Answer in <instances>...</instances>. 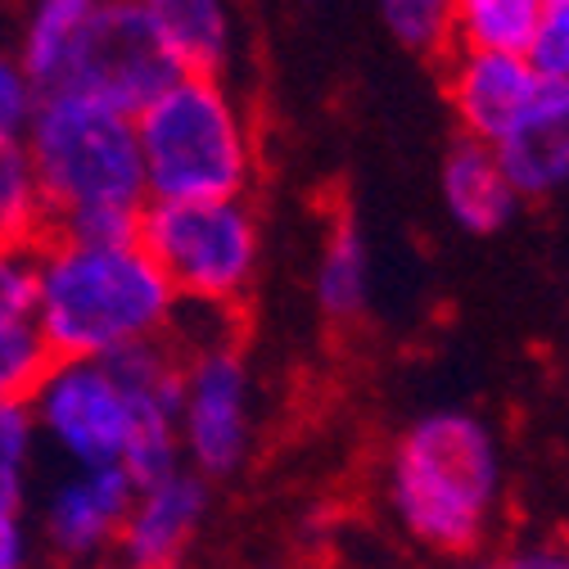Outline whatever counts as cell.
<instances>
[{"label": "cell", "mask_w": 569, "mask_h": 569, "mask_svg": "<svg viewBox=\"0 0 569 569\" xmlns=\"http://www.w3.org/2000/svg\"><path fill=\"white\" fill-rule=\"evenodd\" d=\"M50 348L37 321H6L0 317V407L28 402L41 376L50 371Z\"/></svg>", "instance_id": "d6986e66"}, {"label": "cell", "mask_w": 569, "mask_h": 569, "mask_svg": "<svg viewBox=\"0 0 569 569\" xmlns=\"http://www.w3.org/2000/svg\"><path fill=\"white\" fill-rule=\"evenodd\" d=\"M37 420L28 402L0 407V502H28V475L37 461Z\"/></svg>", "instance_id": "44dd1931"}, {"label": "cell", "mask_w": 569, "mask_h": 569, "mask_svg": "<svg viewBox=\"0 0 569 569\" xmlns=\"http://www.w3.org/2000/svg\"><path fill=\"white\" fill-rule=\"evenodd\" d=\"M542 0H452V46L488 54H525Z\"/></svg>", "instance_id": "ac0fdd59"}, {"label": "cell", "mask_w": 569, "mask_h": 569, "mask_svg": "<svg viewBox=\"0 0 569 569\" xmlns=\"http://www.w3.org/2000/svg\"><path fill=\"white\" fill-rule=\"evenodd\" d=\"M177 295L140 244H41L37 330L54 362H104L168 335Z\"/></svg>", "instance_id": "3957f363"}, {"label": "cell", "mask_w": 569, "mask_h": 569, "mask_svg": "<svg viewBox=\"0 0 569 569\" xmlns=\"http://www.w3.org/2000/svg\"><path fill=\"white\" fill-rule=\"evenodd\" d=\"M23 136L50 212V240L136 244L140 212L150 203L136 118L82 96L46 91Z\"/></svg>", "instance_id": "7a4b0ae2"}, {"label": "cell", "mask_w": 569, "mask_h": 569, "mask_svg": "<svg viewBox=\"0 0 569 569\" xmlns=\"http://www.w3.org/2000/svg\"><path fill=\"white\" fill-rule=\"evenodd\" d=\"M146 194L154 203L244 199L253 186V136L222 78L181 73L136 113Z\"/></svg>", "instance_id": "277c9868"}, {"label": "cell", "mask_w": 569, "mask_h": 569, "mask_svg": "<svg viewBox=\"0 0 569 569\" xmlns=\"http://www.w3.org/2000/svg\"><path fill=\"white\" fill-rule=\"evenodd\" d=\"M439 194H443L448 218L466 236L507 231L516 208H520V194L507 181L497 154L488 146H475V140H457V146L448 150L443 172H439Z\"/></svg>", "instance_id": "4fadbf2b"}, {"label": "cell", "mask_w": 569, "mask_h": 569, "mask_svg": "<svg viewBox=\"0 0 569 569\" xmlns=\"http://www.w3.org/2000/svg\"><path fill=\"white\" fill-rule=\"evenodd\" d=\"M37 542L28 529V511L19 502H0V569H32Z\"/></svg>", "instance_id": "d4e9b609"}, {"label": "cell", "mask_w": 569, "mask_h": 569, "mask_svg": "<svg viewBox=\"0 0 569 569\" xmlns=\"http://www.w3.org/2000/svg\"><path fill=\"white\" fill-rule=\"evenodd\" d=\"M520 199H542L569 186V87L542 82L529 113L492 150Z\"/></svg>", "instance_id": "7c38bea8"}, {"label": "cell", "mask_w": 569, "mask_h": 569, "mask_svg": "<svg viewBox=\"0 0 569 569\" xmlns=\"http://www.w3.org/2000/svg\"><path fill=\"white\" fill-rule=\"evenodd\" d=\"M371 303V249L358 218H339L321 244L317 262V308L326 321L348 326Z\"/></svg>", "instance_id": "9a60e30c"}, {"label": "cell", "mask_w": 569, "mask_h": 569, "mask_svg": "<svg viewBox=\"0 0 569 569\" xmlns=\"http://www.w3.org/2000/svg\"><path fill=\"white\" fill-rule=\"evenodd\" d=\"M100 6L104 0H32V14L23 23V41H19V68L37 91H46L54 82L68 50L78 46V37L87 32V23L96 19Z\"/></svg>", "instance_id": "2e32d148"}, {"label": "cell", "mask_w": 569, "mask_h": 569, "mask_svg": "<svg viewBox=\"0 0 569 569\" xmlns=\"http://www.w3.org/2000/svg\"><path fill=\"white\" fill-rule=\"evenodd\" d=\"M380 19L411 54L452 50V0H380Z\"/></svg>", "instance_id": "ffe728a7"}, {"label": "cell", "mask_w": 569, "mask_h": 569, "mask_svg": "<svg viewBox=\"0 0 569 569\" xmlns=\"http://www.w3.org/2000/svg\"><path fill=\"white\" fill-rule=\"evenodd\" d=\"M96 569H109V565H96Z\"/></svg>", "instance_id": "4316f807"}, {"label": "cell", "mask_w": 569, "mask_h": 569, "mask_svg": "<svg viewBox=\"0 0 569 569\" xmlns=\"http://www.w3.org/2000/svg\"><path fill=\"white\" fill-rule=\"evenodd\" d=\"M37 439L73 470L118 466L131 439V398L104 362H50L28 398Z\"/></svg>", "instance_id": "ba28073f"}, {"label": "cell", "mask_w": 569, "mask_h": 569, "mask_svg": "<svg viewBox=\"0 0 569 569\" xmlns=\"http://www.w3.org/2000/svg\"><path fill=\"white\" fill-rule=\"evenodd\" d=\"M50 212L23 140H0V249H41Z\"/></svg>", "instance_id": "e0dca14e"}, {"label": "cell", "mask_w": 569, "mask_h": 569, "mask_svg": "<svg viewBox=\"0 0 569 569\" xmlns=\"http://www.w3.org/2000/svg\"><path fill=\"white\" fill-rule=\"evenodd\" d=\"M177 443L181 466L203 483H222L244 470L253 452V371L240 343L181 358Z\"/></svg>", "instance_id": "8992f818"}, {"label": "cell", "mask_w": 569, "mask_h": 569, "mask_svg": "<svg viewBox=\"0 0 569 569\" xmlns=\"http://www.w3.org/2000/svg\"><path fill=\"white\" fill-rule=\"evenodd\" d=\"M41 249H0V317L37 321Z\"/></svg>", "instance_id": "603a6c76"}, {"label": "cell", "mask_w": 569, "mask_h": 569, "mask_svg": "<svg viewBox=\"0 0 569 569\" xmlns=\"http://www.w3.org/2000/svg\"><path fill=\"white\" fill-rule=\"evenodd\" d=\"M150 23L177 73L222 78L231 59V10L227 0H131Z\"/></svg>", "instance_id": "5bb4252c"}, {"label": "cell", "mask_w": 569, "mask_h": 569, "mask_svg": "<svg viewBox=\"0 0 569 569\" xmlns=\"http://www.w3.org/2000/svg\"><path fill=\"white\" fill-rule=\"evenodd\" d=\"M136 244L163 271L172 295L186 303L231 308L240 312L262 236L244 199H208V203H146L136 227Z\"/></svg>", "instance_id": "5b68a950"}, {"label": "cell", "mask_w": 569, "mask_h": 569, "mask_svg": "<svg viewBox=\"0 0 569 569\" xmlns=\"http://www.w3.org/2000/svg\"><path fill=\"white\" fill-rule=\"evenodd\" d=\"M385 502L393 525L439 560L488 551L507 502V452L466 407L416 416L389 448Z\"/></svg>", "instance_id": "6da1fadb"}, {"label": "cell", "mask_w": 569, "mask_h": 569, "mask_svg": "<svg viewBox=\"0 0 569 569\" xmlns=\"http://www.w3.org/2000/svg\"><path fill=\"white\" fill-rule=\"evenodd\" d=\"M41 91L28 82L19 59L0 54V140H23L32 113H37Z\"/></svg>", "instance_id": "cb8c5ba5"}, {"label": "cell", "mask_w": 569, "mask_h": 569, "mask_svg": "<svg viewBox=\"0 0 569 569\" xmlns=\"http://www.w3.org/2000/svg\"><path fill=\"white\" fill-rule=\"evenodd\" d=\"M443 91L452 118L461 122V140L497 150L529 113L542 91V78L525 63V54H488V50H448L443 63Z\"/></svg>", "instance_id": "8fae6325"}, {"label": "cell", "mask_w": 569, "mask_h": 569, "mask_svg": "<svg viewBox=\"0 0 569 569\" xmlns=\"http://www.w3.org/2000/svg\"><path fill=\"white\" fill-rule=\"evenodd\" d=\"M212 511V483L186 466L168 479L136 488L122 529L109 551V569H186Z\"/></svg>", "instance_id": "30bf717a"}, {"label": "cell", "mask_w": 569, "mask_h": 569, "mask_svg": "<svg viewBox=\"0 0 569 569\" xmlns=\"http://www.w3.org/2000/svg\"><path fill=\"white\" fill-rule=\"evenodd\" d=\"M443 569H516L507 551H475L461 560H443Z\"/></svg>", "instance_id": "484cf974"}, {"label": "cell", "mask_w": 569, "mask_h": 569, "mask_svg": "<svg viewBox=\"0 0 569 569\" xmlns=\"http://www.w3.org/2000/svg\"><path fill=\"white\" fill-rule=\"evenodd\" d=\"M565 87H569V82H565Z\"/></svg>", "instance_id": "83f0119b"}, {"label": "cell", "mask_w": 569, "mask_h": 569, "mask_svg": "<svg viewBox=\"0 0 569 569\" xmlns=\"http://www.w3.org/2000/svg\"><path fill=\"white\" fill-rule=\"evenodd\" d=\"M136 497V483L118 466L63 475L41 502L37 538L54 569H96L109 565L113 538Z\"/></svg>", "instance_id": "9c48e42d"}, {"label": "cell", "mask_w": 569, "mask_h": 569, "mask_svg": "<svg viewBox=\"0 0 569 569\" xmlns=\"http://www.w3.org/2000/svg\"><path fill=\"white\" fill-rule=\"evenodd\" d=\"M181 73L131 0H104L46 91L82 96L136 118ZM41 91V96H46Z\"/></svg>", "instance_id": "52a82bcc"}, {"label": "cell", "mask_w": 569, "mask_h": 569, "mask_svg": "<svg viewBox=\"0 0 569 569\" xmlns=\"http://www.w3.org/2000/svg\"><path fill=\"white\" fill-rule=\"evenodd\" d=\"M525 63L542 82H569V0H542Z\"/></svg>", "instance_id": "7402d4cb"}]
</instances>
